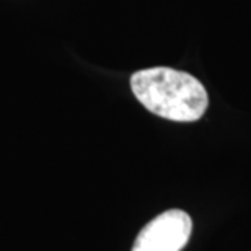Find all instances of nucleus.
I'll use <instances>...</instances> for the list:
<instances>
[{"mask_svg":"<svg viewBox=\"0 0 251 251\" xmlns=\"http://www.w3.org/2000/svg\"><path fill=\"white\" fill-rule=\"evenodd\" d=\"M130 88L144 108L170 121H198L209 104L207 92L198 78L170 67L139 70L130 77Z\"/></svg>","mask_w":251,"mask_h":251,"instance_id":"nucleus-1","label":"nucleus"},{"mask_svg":"<svg viewBox=\"0 0 251 251\" xmlns=\"http://www.w3.org/2000/svg\"><path fill=\"white\" fill-rule=\"evenodd\" d=\"M193 222L181 209H170L140 230L132 251H181L189 242Z\"/></svg>","mask_w":251,"mask_h":251,"instance_id":"nucleus-2","label":"nucleus"}]
</instances>
